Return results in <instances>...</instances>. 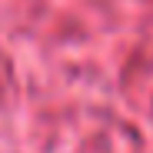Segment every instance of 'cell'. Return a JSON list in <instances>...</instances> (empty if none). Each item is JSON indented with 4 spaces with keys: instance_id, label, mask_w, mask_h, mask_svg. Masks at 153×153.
Wrapping results in <instances>:
<instances>
[]
</instances>
